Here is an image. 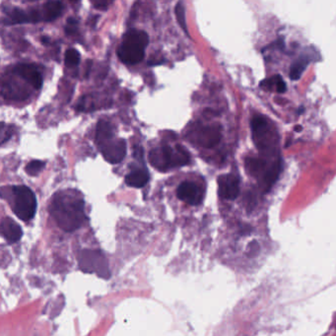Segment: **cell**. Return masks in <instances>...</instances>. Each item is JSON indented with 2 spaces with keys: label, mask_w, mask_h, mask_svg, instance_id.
<instances>
[{
  "label": "cell",
  "mask_w": 336,
  "mask_h": 336,
  "mask_svg": "<svg viewBox=\"0 0 336 336\" xmlns=\"http://www.w3.org/2000/svg\"><path fill=\"white\" fill-rule=\"evenodd\" d=\"M49 212L57 225L66 232L79 229L86 221L84 199L81 193L73 190L55 193Z\"/></svg>",
  "instance_id": "obj_1"
},
{
  "label": "cell",
  "mask_w": 336,
  "mask_h": 336,
  "mask_svg": "<svg viewBox=\"0 0 336 336\" xmlns=\"http://www.w3.org/2000/svg\"><path fill=\"white\" fill-rule=\"evenodd\" d=\"M149 44L147 33L138 30H129L124 36L118 48L117 55L126 64H136L144 58L145 48Z\"/></svg>",
  "instance_id": "obj_2"
},
{
  "label": "cell",
  "mask_w": 336,
  "mask_h": 336,
  "mask_svg": "<svg viewBox=\"0 0 336 336\" xmlns=\"http://www.w3.org/2000/svg\"><path fill=\"white\" fill-rule=\"evenodd\" d=\"M149 160L153 167L165 172L171 168L189 164L191 157L189 152L180 145L176 146V149L164 145L159 149L152 150L149 154Z\"/></svg>",
  "instance_id": "obj_3"
},
{
  "label": "cell",
  "mask_w": 336,
  "mask_h": 336,
  "mask_svg": "<svg viewBox=\"0 0 336 336\" xmlns=\"http://www.w3.org/2000/svg\"><path fill=\"white\" fill-rule=\"evenodd\" d=\"M12 209L22 221L33 219L37 211V198L32 190L26 186L12 188Z\"/></svg>",
  "instance_id": "obj_4"
},
{
  "label": "cell",
  "mask_w": 336,
  "mask_h": 336,
  "mask_svg": "<svg viewBox=\"0 0 336 336\" xmlns=\"http://www.w3.org/2000/svg\"><path fill=\"white\" fill-rule=\"evenodd\" d=\"M79 267L87 273H96L102 278H110L111 272L106 256L100 251L85 250L79 254Z\"/></svg>",
  "instance_id": "obj_5"
},
{
  "label": "cell",
  "mask_w": 336,
  "mask_h": 336,
  "mask_svg": "<svg viewBox=\"0 0 336 336\" xmlns=\"http://www.w3.org/2000/svg\"><path fill=\"white\" fill-rule=\"evenodd\" d=\"M104 158L111 164H118L127 155V142L124 139L113 138L99 145Z\"/></svg>",
  "instance_id": "obj_6"
},
{
  "label": "cell",
  "mask_w": 336,
  "mask_h": 336,
  "mask_svg": "<svg viewBox=\"0 0 336 336\" xmlns=\"http://www.w3.org/2000/svg\"><path fill=\"white\" fill-rule=\"evenodd\" d=\"M176 194L178 199L190 205H199L203 200V192L197 183L190 180L182 181L177 188Z\"/></svg>",
  "instance_id": "obj_7"
},
{
  "label": "cell",
  "mask_w": 336,
  "mask_h": 336,
  "mask_svg": "<svg viewBox=\"0 0 336 336\" xmlns=\"http://www.w3.org/2000/svg\"><path fill=\"white\" fill-rule=\"evenodd\" d=\"M218 194L227 200H234L240 194V179L233 174L220 176L217 179Z\"/></svg>",
  "instance_id": "obj_8"
},
{
  "label": "cell",
  "mask_w": 336,
  "mask_h": 336,
  "mask_svg": "<svg viewBox=\"0 0 336 336\" xmlns=\"http://www.w3.org/2000/svg\"><path fill=\"white\" fill-rule=\"evenodd\" d=\"M0 235H1L8 242L18 241L22 236L23 231L21 227L11 218L5 217L0 223Z\"/></svg>",
  "instance_id": "obj_9"
},
{
  "label": "cell",
  "mask_w": 336,
  "mask_h": 336,
  "mask_svg": "<svg viewBox=\"0 0 336 336\" xmlns=\"http://www.w3.org/2000/svg\"><path fill=\"white\" fill-rule=\"evenodd\" d=\"M16 73L29 82L35 89L42 88L43 78L34 65L20 64L16 67Z\"/></svg>",
  "instance_id": "obj_10"
},
{
  "label": "cell",
  "mask_w": 336,
  "mask_h": 336,
  "mask_svg": "<svg viewBox=\"0 0 336 336\" xmlns=\"http://www.w3.org/2000/svg\"><path fill=\"white\" fill-rule=\"evenodd\" d=\"M221 139V132L217 128H205L198 136L199 143L204 147L210 148L217 145Z\"/></svg>",
  "instance_id": "obj_11"
},
{
  "label": "cell",
  "mask_w": 336,
  "mask_h": 336,
  "mask_svg": "<svg viewBox=\"0 0 336 336\" xmlns=\"http://www.w3.org/2000/svg\"><path fill=\"white\" fill-rule=\"evenodd\" d=\"M149 181V174L146 170H135L126 176L127 185L132 188H143Z\"/></svg>",
  "instance_id": "obj_12"
},
{
  "label": "cell",
  "mask_w": 336,
  "mask_h": 336,
  "mask_svg": "<svg viewBox=\"0 0 336 336\" xmlns=\"http://www.w3.org/2000/svg\"><path fill=\"white\" fill-rule=\"evenodd\" d=\"M112 138H113V130L110 122L105 120L99 121L96 131V142L98 146Z\"/></svg>",
  "instance_id": "obj_13"
},
{
  "label": "cell",
  "mask_w": 336,
  "mask_h": 336,
  "mask_svg": "<svg viewBox=\"0 0 336 336\" xmlns=\"http://www.w3.org/2000/svg\"><path fill=\"white\" fill-rule=\"evenodd\" d=\"M63 12V4L57 0H52L46 3L44 7V19L45 21H53Z\"/></svg>",
  "instance_id": "obj_14"
},
{
  "label": "cell",
  "mask_w": 336,
  "mask_h": 336,
  "mask_svg": "<svg viewBox=\"0 0 336 336\" xmlns=\"http://www.w3.org/2000/svg\"><path fill=\"white\" fill-rule=\"evenodd\" d=\"M281 172V162L278 161L273 164L264 175V187L265 191H269L270 188L274 185V182L277 180Z\"/></svg>",
  "instance_id": "obj_15"
},
{
  "label": "cell",
  "mask_w": 336,
  "mask_h": 336,
  "mask_svg": "<svg viewBox=\"0 0 336 336\" xmlns=\"http://www.w3.org/2000/svg\"><path fill=\"white\" fill-rule=\"evenodd\" d=\"M309 63L310 60L308 56L305 55H302L297 61H295L290 69V77L293 81L299 80L301 78L303 72L304 71L305 68H307Z\"/></svg>",
  "instance_id": "obj_16"
},
{
  "label": "cell",
  "mask_w": 336,
  "mask_h": 336,
  "mask_svg": "<svg viewBox=\"0 0 336 336\" xmlns=\"http://www.w3.org/2000/svg\"><path fill=\"white\" fill-rule=\"evenodd\" d=\"M265 166V162L259 158H247L246 160V168L250 175L256 176L259 174Z\"/></svg>",
  "instance_id": "obj_17"
},
{
  "label": "cell",
  "mask_w": 336,
  "mask_h": 336,
  "mask_svg": "<svg viewBox=\"0 0 336 336\" xmlns=\"http://www.w3.org/2000/svg\"><path fill=\"white\" fill-rule=\"evenodd\" d=\"M175 13H176L178 25L183 30V32H185L188 36H190L188 27H187V22H186V8L181 1H178L176 3V8H175Z\"/></svg>",
  "instance_id": "obj_18"
},
{
  "label": "cell",
  "mask_w": 336,
  "mask_h": 336,
  "mask_svg": "<svg viewBox=\"0 0 336 336\" xmlns=\"http://www.w3.org/2000/svg\"><path fill=\"white\" fill-rule=\"evenodd\" d=\"M80 63V53L74 48H70L65 52V64L68 67L77 66Z\"/></svg>",
  "instance_id": "obj_19"
},
{
  "label": "cell",
  "mask_w": 336,
  "mask_h": 336,
  "mask_svg": "<svg viewBox=\"0 0 336 336\" xmlns=\"http://www.w3.org/2000/svg\"><path fill=\"white\" fill-rule=\"evenodd\" d=\"M45 166H46V163L43 161H40V160L31 161L26 166V172L30 176H37L44 170Z\"/></svg>",
  "instance_id": "obj_20"
},
{
  "label": "cell",
  "mask_w": 336,
  "mask_h": 336,
  "mask_svg": "<svg viewBox=\"0 0 336 336\" xmlns=\"http://www.w3.org/2000/svg\"><path fill=\"white\" fill-rule=\"evenodd\" d=\"M10 18H11V23L12 24L29 23V16H28V14L25 13L23 10H21L19 8H15L10 13Z\"/></svg>",
  "instance_id": "obj_21"
},
{
  "label": "cell",
  "mask_w": 336,
  "mask_h": 336,
  "mask_svg": "<svg viewBox=\"0 0 336 336\" xmlns=\"http://www.w3.org/2000/svg\"><path fill=\"white\" fill-rule=\"evenodd\" d=\"M13 135V128L5 125H0V145L4 144Z\"/></svg>",
  "instance_id": "obj_22"
},
{
  "label": "cell",
  "mask_w": 336,
  "mask_h": 336,
  "mask_svg": "<svg viewBox=\"0 0 336 336\" xmlns=\"http://www.w3.org/2000/svg\"><path fill=\"white\" fill-rule=\"evenodd\" d=\"M77 25H78V21L73 19V18H69L67 20V26L65 28V32L67 35H72L74 34L77 31Z\"/></svg>",
  "instance_id": "obj_23"
},
{
  "label": "cell",
  "mask_w": 336,
  "mask_h": 336,
  "mask_svg": "<svg viewBox=\"0 0 336 336\" xmlns=\"http://www.w3.org/2000/svg\"><path fill=\"white\" fill-rule=\"evenodd\" d=\"M275 86H276V90H277L278 93H280V94L285 93L286 90H287L286 83L284 82L282 77L279 76V75L275 76Z\"/></svg>",
  "instance_id": "obj_24"
},
{
  "label": "cell",
  "mask_w": 336,
  "mask_h": 336,
  "mask_svg": "<svg viewBox=\"0 0 336 336\" xmlns=\"http://www.w3.org/2000/svg\"><path fill=\"white\" fill-rule=\"evenodd\" d=\"M91 3L97 9H106L108 6V0H90Z\"/></svg>",
  "instance_id": "obj_25"
},
{
  "label": "cell",
  "mask_w": 336,
  "mask_h": 336,
  "mask_svg": "<svg viewBox=\"0 0 336 336\" xmlns=\"http://www.w3.org/2000/svg\"><path fill=\"white\" fill-rule=\"evenodd\" d=\"M28 16H29V22L31 23H38L41 20V15L37 10L31 11L30 13H28Z\"/></svg>",
  "instance_id": "obj_26"
},
{
  "label": "cell",
  "mask_w": 336,
  "mask_h": 336,
  "mask_svg": "<svg viewBox=\"0 0 336 336\" xmlns=\"http://www.w3.org/2000/svg\"><path fill=\"white\" fill-rule=\"evenodd\" d=\"M41 41H42V43H43V44H45V45L49 43V39H48V37H43V38L41 39Z\"/></svg>",
  "instance_id": "obj_27"
},
{
  "label": "cell",
  "mask_w": 336,
  "mask_h": 336,
  "mask_svg": "<svg viewBox=\"0 0 336 336\" xmlns=\"http://www.w3.org/2000/svg\"><path fill=\"white\" fill-rule=\"evenodd\" d=\"M297 131H301L302 130V127H296V128H295Z\"/></svg>",
  "instance_id": "obj_28"
},
{
  "label": "cell",
  "mask_w": 336,
  "mask_h": 336,
  "mask_svg": "<svg viewBox=\"0 0 336 336\" xmlns=\"http://www.w3.org/2000/svg\"><path fill=\"white\" fill-rule=\"evenodd\" d=\"M303 111H304V108H303V107H301V108H300V110H299V113H302V112H303Z\"/></svg>",
  "instance_id": "obj_29"
},
{
  "label": "cell",
  "mask_w": 336,
  "mask_h": 336,
  "mask_svg": "<svg viewBox=\"0 0 336 336\" xmlns=\"http://www.w3.org/2000/svg\"><path fill=\"white\" fill-rule=\"evenodd\" d=\"M70 1H71V2H73V3H76V2H78V1H79V0H70Z\"/></svg>",
  "instance_id": "obj_30"
}]
</instances>
